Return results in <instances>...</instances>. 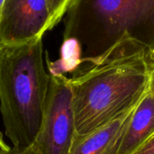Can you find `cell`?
I'll use <instances>...</instances> for the list:
<instances>
[{
    "label": "cell",
    "mask_w": 154,
    "mask_h": 154,
    "mask_svg": "<svg viewBox=\"0 0 154 154\" xmlns=\"http://www.w3.org/2000/svg\"><path fill=\"white\" fill-rule=\"evenodd\" d=\"M64 22L81 63L154 50V0H73Z\"/></svg>",
    "instance_id": "6da1fadb"
},
{
    "label": "cell",
    "mask_w": 154,
    "mask_h": 154,
    "mask_svg": "<svg viewBox=\"0 0 154 154\" xmlns=\"http://www.w3.org/2000/svg\"><path fill=\"white\" fill-rule=\"evenodd\" d=\"M75 137L81 138L136 105L149 90L146 53L117 56L90 64L69 79Z\"/></svg>",
    "instance_id": "7a4b0ae2"
},
{
    "label": "cell",
    "mask_w": 154,
    "mask_h": 154,
    "mask_svg": "<svg viewBox=\"0 0 154 154\" xmlns=\"http://www.w3.org/2000/svg\"><path fill=\"white\" fill-rule=\"evenodd\" d=\"M51 81L43 61L42 38L0 49V110L6 136L15 149L34 141Z\"/></svg>",
    "instance_id": "3957f363"
},
{
    "label": "cell",
    "mask_w": 154,
    "mask_h": 154,
    "mask_svg": "<svg viewBox=\"0 0 154 154\" xmlns=\"http://www.w3.org/2000/svg\"><path fill=\"white\" fill-rule=\"evenodd\" d=\"M75 137V121L69 78L51 74L45 108L39 131L25 154H69Z\"/></svg>",
    "instance_id": "277c9868"
},
{
    "label": "cell",
    "mask_w": 154,
    "mask_h": 154,
    "mask_svg": "<svg viewBox=\"0 0 154 154\" xmlns=\"http://www.w3.org/2000/svg\"><path fill=\"white\" fill-rule=\"evenodd\" d=\"M53 27L48 0H5L0 15V42L26 43L42 38Z\"/></svg>",
    "instance_id": "5b68a950"
},
{
    "label": "cell",
    "mask_w": 154,
    "mask_h": 154,
    "mask_svg": "<svg viewBox=\"0 0 154 154\" xmlns=\"http://www.w3.org/2000/svg\"><path fill=\"white\" fill-rule=\"evenodd\" d=\"M138 103L89 134L74 139L69 154H117L124 131Z\"/></svg>",
    "instance_id": "8992f818"
},
{
    "label": "cell",
    "mask_w": 154,
    "mask_h": 154,
    "mask_svg": "<svg viewBox=\"0 0 154 154\" xmlns=\"http://www.w3.org/2000/svg\"><path fill=\"white\" fill-rule=\"evenodd\" d=\"M154 134V96L150 89L135 107L120 140L117 154H133Z\"/></svg>",
    "instance_id": "52a82bcc"
},
{
    "label": "cell",
    "mask_w": 154,
    "mask_h": 154,
    "mask_svg": "<svg viewBox=\"0 0 154 154\" xmlns=\"http://www.w3.org/2000/svg\"><path fill=\"white\" fill-rule=\"evenodd\" d=\"M73 0H48L52 23L55 26L65 15Z\"/></svg>",
    "instance_id": "ba28073f"
},
{
    "label": "cell",
    "mask_w": 154,
    "mask_h": 154,
    "mask_svg": "<svg viewBox=\"0 0 154 154\" xmlns=\"http://www.w3.org/2000/svg\"><path fill=\"white\" fill-rule=\"evenodd\" d=\"M146 61L150 73V85L149 89L154 96V50L146 53Z\"/></svg>",
    "instance_id": "9c48e42d"
},
{
    "label": "cell",
    "mask_w": 154,
    "mask_h": 154,
    "mask_svg": "<svg viewBox=\"0 0 154 154\" xmlns=\"http://www.w3.org/2000/svg\"><path fill=\"white\" fill-rule=\"evenodd\" d=\"M133 154H154V134Z\"/></svg>",
    "instance_id": "30bf717a"
},
{
    "label": "cell",
    "mask_w": 154,
    "mask_h": 154,
    "mask_svg": "<svg viewBox=\"0 0 154 154\" xmlns=\"http://www.w3.org/2000/svg\"><path fill=\"white\" fill-rule=\"evenodd\" d=\"M10 150L11 148L5 143L2 135L0 134V154H7Z\"/></svg>",
    "instance_id": "8fae6325"
},
{
    "label": "cell",
    "mask_w": 154,
    "mask_h": 154,
    "mask_svg": "<svg viewBox=\"0 0 154 154\" xmlns=\"http://www.w3.org/2000/svg\"><path fill=\"white\" fill-rule=\"evenodd\" d=\"M5 1V0H0V15H1V12H2V9H3V5H4Z\"/></svg>",
    "instance_id": "7c38bea8"
},
{
    "label": "cell",
    "mask_w": 154,
    "mask_h": 154,
    "mask_svg": "<svg viewBox=\"0 0 154 154\" xmlns=\"http://www.w3.org/2000/svg\"><path fill=\"white\" fill-rule=\"evenodd\" d=\"M2 46H3V45H2V44H1V42H0V49H1V47H2Z\"/></svg>",
    "instance_id": "4fadbf2b"
}]
</instances>
